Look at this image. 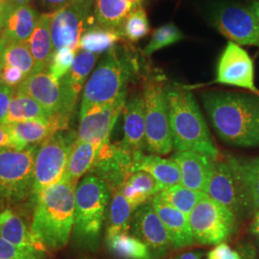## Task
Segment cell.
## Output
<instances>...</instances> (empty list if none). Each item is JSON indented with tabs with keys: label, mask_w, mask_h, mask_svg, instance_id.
<instances>
[{
	"label": "cell",
	"mask_w": 259,
	"mask_h": 259,
	"mask_svg": "<svg viewBox=\"0 0 259 259\" xmlns=\"http://www.w3.org/2000/svg\"><path fill=\"white\" fill-rule=\"evenodd\" d=\"M76 55L77 52L70 48H62L55 51L48 66L49 73L60 82L70 69Z\"/></svg>",
	"instance_id": "obj_38"
},
{
	"label": "cell",
	"mask_w": 259,
	"mask_h": 259,
	"mask_svg": "<svg viewBox=\"0 0 259 259\" xmlns=\"http://www.w3.org/2000/svg\"><path fill=\"white\" fill-rule=\"evenodd\" d=\"M78 183L62 178L37 195L31 231L45 250L65 248L73 232Z\"/></svg>",
	"instance_id": "obj_2"
},
{
	"label": "cell",
	"mask_w": 259,
	"mask_h": 259,
	"mask_svg": "<svg viewBox=\"0 0 259 259\" xmlns=\"http://www.w3.org/2000/svg\"><path fill=\"white\" fill-rule=\"evenodd\" d=\"M158 194L167 204L172 205L188 217L195 205L205 193L189 189L184 185H178L164 188Z\"/></svg>",
	"instance_id": "obj_34"
},
{
	"label": "cell",
	"mask_w": 259,
	"mask_h": 259,
	"mask_svg": "<svg viewBox=\"0 0 259 259\" xmlns=\"http://www.w3.org/2000/svg\"><path fill=\"white\" fill-rule=\"evenodd\" d=\"M205 194L225 205L238 221L252 211L240 158L215 160Z\"/></svg>",
	"instance_id": "obj_7"
},
{
	"label": "cell",
	"mask_w": 259,
	"mask_h": 259,
	"mask_svg": "<svg viewBox=\"0 0 259 259\" xmlns=\"http://www.w3.org/2000/svg\"><path fill=\"white\" fill-rule=\"evenodd\" d=\"M107 247L114 256L120 259H152L148 247L134 235L121 233L106 236Z\"/></svg>",
	"instance_id": "obj_30"
},
{
	"label": "cell",
	"mask_w": 259,
	"mask_h": 259,
	"mask_svg": "<svg viewBox=\"0 0 259 259\" xmlns=\"http://www.w3.org/2000/svg\"><path fill=\"white\" fill-rule=\"evenodd\" d=\"M3 8H4V0H0V19H3Z\"/></svg>",
	"instance_id": "obj_53"
},
{
	"label": "cell",
	"mask_w": 259,
	"mask_h": 259,
	"mask_svg": "<svg viewBox=\"0 0 259 259\" xmlns=\"http://www.w3.org/2000/svg\"><path fill=\"white\" fill-rule=\"evenodd\" d=\"M100 146L92 141H76L63 178L78 183L92 170Z\"/></svg>",
	"instance_id": "obj_28"
},
{
	"label": "cell",
	"mask_w": 259,
	"mask_h": 259,
	"mask_svg": "<svg viewBox=\"0 0 259 259\" xmlns=\"http://www.w3.org/2000/svg\"><path fill=\"white\" fill-rule=\"evenodd\" d=\"M201 97L213 128L224 142L239 147L259 146V95L208 91Z\"/></svg>",
	"instance_id": "obj_1"
},
{
	"label": "cell",
	"mask_w": 259,
	"mask_h": 259,
	"mask_svg": "<svg viewBox=\"0 0 259 259\" xmlns=\"http://www.w3.org/2000/svg\"><path fill=\"white\" fill-rule=\"evenodd\" d=\"M111 195L106 183L93 174L77 185L72 237L78 247L92 251L99 248Z\"/></svg>",
	"instance_id": "obj_4"
},
{
	"label": "cell",
	"mask_w": 259,
	"mask_h": 259,
	"mask_svg": "<svg viewBox=\"0 0 259 259\" xmlns=\"http://www.w3.org/2000/svg\"><path fill=\"white\" fill-rule=\"evenodd\" d=\"M26 79L24 73L14 66H3L0 73V83L12 89H18L20 83Z\"/></svg>",
	"instance_id": "obj_41"
},
{
	"label": "cell",
	"mask_w": 259,
	"mask_h": 259,
	"mask_svg": "<svg viewBox=\"0 0 259 259\" xmlns=\"http://www.w3.org/2000/svg\"><path fill=\"white\" fill-rule=\"evenodd\" d=\"M250 231L252 233L259 235V210L254 215L253 221H252L251 226H250Z\"/></svg>",
	"instance_id": "obj_49"
},
{
	"label": "cell",
	"mask_w": 259,
	"mask_h": 259,
	"mask_svg": "<svg viewBox=\"0 0 259 259\" xmlns=\"http://www.w3.org/2000/svg\"><path fill=\"white\" fill-rule=\"evenodd\" d=\"M127 92L112 102L95 106L80 112V124L76 141H92L98 146L110 141L111 131L124 111Z\"/></svg>",
	"instance_id": "obj_13"
},
{
	"label": "cell",
	"mask_w": 259,
	"mask_h": 259,
	"mask_svg": "<svg viewBox=\"0 0 259 259\" xmlns=\"http://www.w3.org/2000/svg\"><path fill=\"white\" fill-rule=\"evenodd\" d=\"M0 236L21 250L42 254L46 252L31 228L18 213L9 208L0 211Z\"/></svg>",
	"instance_id": "obj_22"
},
{
	"label": "cell",
	"mask_w": 259,
	"mask_h": 259,
	"mask_svg": "<svg viewBox=\"0 0 259 259\" xmlns=\"http://www.w3.org/2000/svg\"><path fill=\"white\" fill-rule=\"evenodd\" d=\"M139 65L128 51L114 47L94 69L83 88L80 112L111 103L127 92L130 79Z\"/></svg>",
	"instance_id": "obj_5"
},
{
	"label": "cell",
	"mask_w": 259,
	"mask_h": 259,
	"mask_svg": "<svg viewBox=\"0 0 259 259\" xmlns=\"http://www.w3.org/2000/svg\"><path fill=\"white\" fill-rule=\"evenodd\" d=\"M2 28H3V19H0V35L2 32Z\"/></svg>",
	"instance_id": "obj_54"
},
{
	"label": "cell",
	"mask_w": 259,
	"mask_h": 259,
	"mask_svg": "<svg viewBox=\"0 0 259 259\" xmlns=\"http://www.w3.org/2000/svg\"><path fill=\"white\" fill-rule=\"evenodd\" d=\"M96 24L94 0H69L52 17L51 35L54 52L62 48H70L78 52L82 35Z\"/></svg>",
	"instance_id": "obj_12"
},
{
	"label": "cell",
	"mask_w": 259,
	"mask_h": 259,
	"mask_svg": "<svg viewBox=\"0 0 259 259\" xmlns=\"http://www.w3.org/2000/svg\"><path fill=\"white\" fill-rule=\"evenodd\" d=\"M146 0H94V14L99 26L120 32L130 14L143 7Z\"/></svg>",
	"instance_id": "obj_25"
},
{
	"label": "cell",
	"mask_w": 259,
	"mask_h": 259,
	"mask_svg": "<svg viewBox=\"0 0 259 259\" xmlns=\"http://www.w3.org/2000/svg\"><path fill=\"white\" fill-rule=\"evenodd\" d=\"M207 15L210 24L230 41L259 47V21L250 8L221 1L210 6Z\"/></svg>",
	"instance_id": "obj_11"
},
{
	"label": "cell",
	"mask_w": 259,
	"mask_h": 259,
	"mask_svg": "<svg viewBox=\"0 0 259 259\" xmlns=\"http://www.w3.org/2000/svg\"><path fill=\"white\" fill-rule=\"evenodd\" d=\"M38 1L44 7L49 10H54L55 12L58 10L62 9L69 2V0H38Z\"/></svg>",
	"instance_id": "obj_48"
},
{
	"label": "cell",
	"mask_w": 259,
	"mask_h": 259,
	"mask_svg": "<svg viewBox=\"0 0 259 259\" xmlns=\"http://www.w3.org/2000/svg\"><path fill=\"white\" fill-rule=\"evenodd\" d=\"M122 38L119 31L94 25L88 29L80 38L79 49L99 55L109 52Z\"/></svg>",
	"instance_id": "obj_31"
},
{
	"label": "cell",
	"mask_w": 259,
	"mask_h": 259,
	"mask_svg": "<svg viewBox=\"0 0 259 259\" xmlns=\"http://www.w3.org/2000/svg\"><path fill=\"white\" fill-rule=\"evenodd\" d=\"M242 168L250 193L252 210H259V158L242 160Z\"/></svg>",
	"instance_id": "obj_37"
},
{
	"label": "cell",
	"mask_w": 259,
	"mask_h": 259,
	"mask_svg": "<svg viewBox=\"0 0 259 259\" xmlns=\"http://www.w3.org/2000/svg\"><path fill=\"white\" fill-rule=\"evenodd\" d=\"M150 32L147 13L143 7L132 12L125 19L120 33L122 37L130 42H138L141 38L146 37Z\"/></svg>",
	"instance_id": "obj_36"
},
{
	"label": "cell",
	"mask_w": 259,
	"mask_h": 259,
	"mask_svg": "<svg viewBox=\"0 0 259 259\" xmlns=\"http://www.w3.org/2000/svg\"><path fill=\"white\" fill-rule=\"evenodd\" d=\"M50 115L51 114L34 98L25 93L16 91L10 104L9 111L2 123L11 125L24 121L45 118Z\"/></svg>",
	"instance_id": "obj_29"
},
{
	"label": "cell",
	"mask_w": 259,
	"mask_h": 259,
	"mask_svg": "<svg viewBox=\"0 0 259 259\" xmlns=\"http://www.w3.org/2000/svg\"><path fill=\"white\" fill-rule=\"evenodd\" d=\"M6 42L7 41L0 35V73H1V70H2V67H3V65H2V51H3V48L5 47Z\"/></svg>",
	"instance_id": "obj_52"
},
{
	"label": "cell",
	"mask_w": 259,
	"mask_h": 259,
	"mask_svg": "<svg viewBox=\"0 0 259 259\" xmlns=\"http://www.w3.org/2000/svg\"><path fill=\"white\" fill-rule=\"evenodd\" d=\"M3 66H14L19 68L27 78L36 72V65L30 51L28 41L6 42L2 51Z\"/></svg>",
	"instance_id": "obj_33"
},
{
	"label": "cell",
	"mask_w": 259,
	"mask_h": 259,
	"mask_svg": "<svg viewBox=\"0 0 259 259\" xmlns=\"http://www.w3.org/2000/svg\"><path fill=\"white\" fill-rule=\"evenodd\" d=\"M112 194L106 236H111L121 233H128L130 224L132 223V212L134 208L126 200L119 189Z\"/></svg>",
	"instance_id": "obj_32"
},
{
	"label": "cell",
	"mask_w": 259,
	"mask_h": 259,
	"mask_svg": "<svg viewBox=\"0 0 259 259\" xmlns=\"http://www.w3.org/2000/svg\"><path fill=\"white\" fill-rule=\"evenodd\" d=\"M151 204L165 226L171 237L173 248L180 249L194 244V238L186 215L167 204L159 194L153 197Z\"/></svg>",
	"instance_id": "obj_21"
},
{
	"label": "cell",
	"mask_w": 259,
	"mask_h": 259,
	"mask_svg": "<svg viewBox=\"0 0 259 259\" xmlns=\"http://www.w3.org/2000/svg\"><path fill=\"white\" fill-rule=\"evenodd\" d=\"M76 139L74 133L61 131L40 144L35 161L32 195L35 199L48 186L62 180Z\"/></svg>",
	"instance_id": "obj_10"
},
{
	"label": "cell",
	"mask_w": 259,
	"mask_h": 259,
	"mask_svg": "<svg viewBox=\"0 0 259 259\" xmlns=\"http://www.w3.org/2000/svg\"><path fill=\"white\" fill-rule=\"evenodd\" d=\"M134 153L122 142L104 143L99 149L90 174L98 177L106 183L113 193L122 188L134 173Z\"/></svg>",
	"instance_id": "obj_14"
},
{
	"label": "cell",
	"mask_w": 259,
	"mask_h": 259,
	"mask_svg": "<svg viewBox=\"0 0 259 259\" xmlns=\"http://www.w3.org/2000/svg\"><path fill=\"white\" fill-rule=\"evenodd\" d=\"M250 9L259 21V0H254L250 6Z\"/></svg>",
	"instance_id": "obj_51"
},
{
	"label": "cell",
	"mask_w": 259,
	"mask_h": 259,
	"mask_svg": "<svg viewBox=\"0 0 259 259\" xmlns=\"http://www.w3.org/2000/svg\"><path fill=\"white\" fill-rule=\"evenodd\" d=\"M17 91L34 98L50 114L64 112L71 115L72 113L67 108L62 84L48 69L29 75Z\"/></svg>",
	"instance_id": "obj_18"
},
{
	"label": "cell",
	"mask_w": 259,
	"mask_h": 259,
	"mask_svg": "<svg viewBox=\"0 0 259 259\" xmlns=\"http://www.w3.org/2000/svg\"><path fill=\"white\" fill-rule=\"evenodd\" d=\"M11 131L7 124H0V150L6 147H11Z\"/></svg>",
	"instance_id": "obj_45"
},
{
	"label": "cell",
	"mask_w": 259,
	"mask_h": 259,
	"mask_svg": "<svg viewBox=\"0 0 259 259\" xmlns=\"http://www.w3.org/2000/svg\"><path fill=\"white\" fill-rule=\"evenodd\" d=\"M39 16L37 10L26 5L3 17L1 36L7 41H28L37 26Z\"/></svg>",
	"instance_id": "obj_26"
},
{
	"label": "cell",
	"mask_w": 259,
	"mask_h": 259,
	"mask_svg": "<svg viewBox=\"0 0 259 259\" xmlns=\"http://www.w3.org/2000/svg\"><path fill=\"white\" fill-rule=\"evenodd\" d=\"M237 250L240 253L241 259H258L256 250L250 244L241 245Z\"/></svg>",
	"instance_id": "obj_47"
},
{
	"label": "cell",
	"mask_w": 259,
	"mask_h": 259,
	"mask_svg": "<svg viewBox=\"0 0 259 259\" xmlns=\"http://www.w3.org/2000/svg\"><path fill=\"white\" fill-rule=\"evenodd\" d=\"M195 242L219 245L236 231L238 220L225 205L204 194L188 216Z\"/></svg>",
	"instance_id": "obj_9"
},
{
	"label": "cell",
	"mask_w": 259,
	"mask_h": 259,
	"mask_svg": "<svg viewBox=\"0 0 259 259\" xmlns=\"http://www.w3.org/2000/svg\"><path fill=\"white\" fill-rule=\"evenodd\" d=\"M15 90L0 83V124L9 111L10 104L15 95Z\"/></svg>",
	"instance_id": "obj_44"
},
{
	"label": "cell",
	"mask_w": 259,
	"mask_h": 259,
	"mask_svg": "<svg viewBox=\"0 0 259 259\" xmlns=\"http://www.w3.org/2000/svg\"><path fill=\"white\" fill-rule=\"evenodd\" d=\"M172 159L176 161L181 169V185L195 191L205 193L215 160L194 151L177 152Z\"/></svg>",
	"instance_id": "obj_19"
},
{
	"label": "cell",
	"mask_w": 259,
	"mask_h": 259,
	"mask_svg": "<svg viewBox=\"0 0 259 259\" xmlns=\"http://www.w3.org/2000/svg\"><path fill=\"white\" fill-rule=\"evenodd\" d=\"M132 226L134 236L148 247L152 255H163L167 250L173 248L166 228L151 202L137 208L132 218Z\"/></svg>",
	"instance_id": "obj_17"
},
{
	"label": "cell",
	"mask_w": 259,
	"mask_h": 259,
	"mask_svg": "<svg viewBox=\"0 0 259 259\" xmlns=\"http://www.w3.org/2000/svg\"><path fill=\"white\" fill-rule=\"evenodd\" d=\"M166 97L173 148L177 152L194 151L217 160L219 151L192 93L183 87L169 84Z\"/></svg>",
	"instance_id": "obj_3"
},
{
	"label": "cell",
	"mask_w": 259,
	"mask_h": 259,
	"mask_svg": "<svg viewBox=\"0 0 259 259\" xmlns=\"http://www.w3.org/2000/svg\"><path fill=\"white\" fill-rule=\"evenodd\" d=\"M214 83L237 87L259 95L254 83L253 62L240 46L229 41L219 58Z\"/></svg>",
	"instance_id": "obj_15"
},
{
	"label": "cell",
	"mask_w": 259,
	"mask_h": 259,
	"mask_svg": "<svg viewBox=\"0 0 259 259\" xmlns=\"http://www.w3.org/2000/svg\"><path fill=\"white\" fill-rule=\"evenodd\" d=\"M121 190L123 195L125 196L126 200L128 201V203L134 208V210L139 208V206L143 204H147L151 198L148 195L139 191L127 183L122 186Z\"/></svg>",
	"instance_id": "obj_42"
},
{
	"label": "cell",
	"mask_w": 259,
	"mask_h": 259,
	"mask_svg": "<svg viewBox=\"0 0 259 259\" xmlns=\"http://www.w3.org/2000/svg\"><path fill=\"white\" fill-rule=\"evenodd\" d=\"M53 14H44L39 17L37 26L29 38V47L36 65V72L48 69L54 53L51 22Z\"/></svg>",
	"instance_id": "obj_27"
},
{
	"label": "cell",
	"mask_w": 259,
	"mask_h": 259,
	"mask_svg": "<svg viewBox=\"0 0 259 259\" xmlns=\"http://www.w3.org/2000/svg\"><path fill=\"white\" fill-rule=\"evenodd\" d=\"M31 2V0H4V8H3V17L14 10L20 8L22 6H26Z\"/></svg>",
	"instance_id": "obj_46"
},
{
	"label": "cell",
	"mask_w": 259,
	"mask_h": 259,
	"mask_svg": "<svg viewBox=\"0 0 259 259\" xmlns=\"http://www.w3.org/2000/svg\"><path fill=\"white\" fill-rule=\"evenodd\" d=\"M209 259H241L238 250H232L226 243L217 245L209 253Z\"/></svg>",
	"instance_id": "obj_43"
},
{
	"label": "cell",
	"mask_w": 259,
	"mask_h": 259,
	"mask_svg": "<svg viewBox=\"0 0 259 259\" xmlns=\"http://www.w3.org/2000/svg\"><path fill=\"white\" fill-rule=\"evenodd\" d=\"M38 147L0 150V207L21 204L33 195Z\"/></svg>",
	"instance_id": "obj_6"
},
{
	"label": "cell",
	"mask_w": 259,
	"mask_h": 259,
	"mask_svg": "<svg viewBox=\"0 0 259 259\" xmlns=\"http://www.w3.org/2000/svg\"><path fill=\"white\" fill-rule=\"evenodd\" d=\"M126 183L150 197L156 196L162 190V187L157 183V180L144 171L133 173Z\"/></svg>",
	"instance_id": "obj_39"
},
{
	"label": "cell",
	"mask_w": 259,
	"mask_h": 259,
	"mask_svg": "<svg viewBox=\"0 0 259 259\" xmlns=\"http://www.w3.org/2000/svg\"><path fill=\"white\" fill-rule=\"evenodd\" d=\"M44 255L21 250L0 236V259H44Z\"/></svg>",
	"instance_id": "obj_40"
},
{
	"label": "cell",
	"mask_w": 259,
	"mask_h": 259,
	"mask_svg": "<svg viewBox=\"0 0 259 259\" xmlns=\"http://www.w3.org/2000/svg\"><path fill=\"white\" fill-rule=\"evenodd\" d=\"M133 171H144L154 177L162 189L182 184V173L176 161L157 155L134 153Z\"/></svg>",
	"instance_id": "obj_23"
},
{
	"label": "cell",
	"mask_w": 259,
	"mask_h": 259,
	"mask_svg": "<svg viewBox=\"0 0 259 259\" xmlns=\"http://www.w3.org/2000/svg\"><path fill=\"white\" fill-rule=\"evenodd\" d=\"M70 116L59 112L45 118L11 124V148L23 149L42 143L56 133L67 130Z\"/></svg>",
	"instance_id": "obj_16"
},
{
	"label": "cell",
	"mask_w": 259,
	"mask_h": 259,
	"mask_svg": "<svg viewBox=\"0 0 259 259\" xmlns=\"http://www.w3.org/2000/svg\"><path fill=\"white\" fill-rule=\"evenodd\" d=\"M145 109L146 149L151 154L167 155L173 149L166 85L157 78L149 79L143 85Z\"/></svg>",
	"instance_id": "obj_8"
},
{
	"label": "cell",
	"mask_w": 259,
	"mask_h": 259,
	"mask_svg": "<svg viewBox=\"0 0 259 259\" xmlns=\"http://www.w3.org/2000/svg\"><path fill=\"white\" fill-rule=\"evenodd\" d=\"M124 139L122 144L133 153L146 149L145 109L141 94L130 98L124 108Z\"/></svg>",
	"instance_id": "obj_20"
},
{
	"label": "cell",
	"mask_w": 259,
	"mask_h": 259,
	"mask_svg": "<svg viewBox=\"0 0 259 259\" xmlns=\"http://www.w3.org/2000/svg\"><path fill=\"white\" fill-rule=\"evenodd\" d=\"M97 59L98 55L91 52H80L75 57L68 72L60 81L65 93L67 108L71 112L74 110L78 95L81 93L83 84H85L89 75L93 71Z\"/></svg>",
	"instance_id": "obj_24"
},
{
	"label": "cell",
	"mask_w": 259,
	"mask_h": 259,
	"mask_svg": "<svg viewBox=\"0 0 259 259\" xmlns=\"http://www.w3.org/2000/svg\"><path fill=\"white\" fill-rule=\"evenodd\" d=\"M174 259H200V254L197 252H185Z\"/></svg>",
	"instance_id": "obj_50"
},
{
	"label": "cell",
	"mask_w": 259,
	"mask_h": 259,
	"mask_svg": "<svg viewBox=\"0 0 259 259\" xmlns=\"http://www.w3.org/2000/svg\"><path fill=\"white\" fill-rule=\"evenodd\" d=\"M183 39H185L183 32L174 23H167L153 32L148 45L143 49V54L150 57L158 50L171 47Z\"/></svg>",
	"instance_id": "obj_35"
}]
</instances>
